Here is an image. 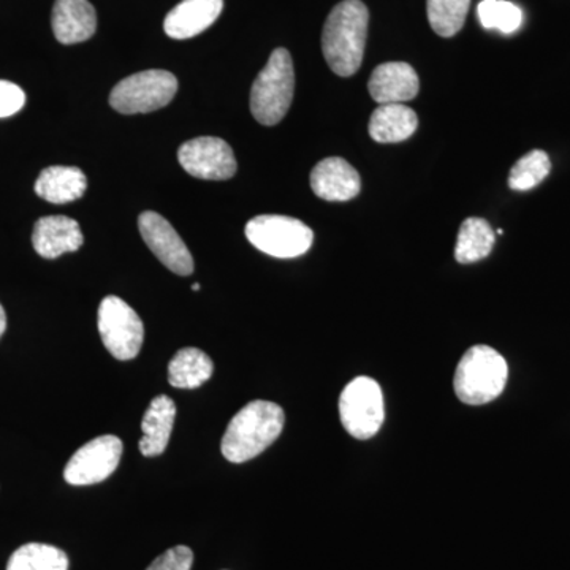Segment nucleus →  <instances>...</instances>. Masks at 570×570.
Instances as JSON below:
<instances>
[{"label":"nucleus","instance_id":"f257e3e1","mask_svg":"<svg viewBox=\"0 0 570 570\" xmlns=\"http://www.w3.org/2000/svg\"><path fill=\"white\" fill-rule=\"evenodd\" d=\"M367 24L370 11L362 0H344L326 18L322 51L330 69L340 77H352L362 67Z\"/></svg>","mask_w":570,"mask_h":570},{"label":"nucleus","instance_id":"f03ea898","mask_svg":"<svg viewBox=\"0 0 570 570\" xmlns=\"http://www.w3.org/2000/svg\"><path fill=\"white\" fill-rule=\"evenodd\" d=\"M283 407L269 401H253L228 423L223 438V455L230 463H246L265 452L283 433Z\"/></svg>","mask_w":570,"mask_h":570},{"label":"nucleus","instance_id":"7ed1b4c3","mask_svg":"<svg viewBox=\"0 0 570 570\" xmlns=\"http://www.w3.org/2000/svg\"><path fill=\"white\" fill-rule=\"evenodd\" d=\"M508 377L509 366L504 356L493 347L474 346L460 360L453 389L464 404L480 406L491 403L504 392Z\"/></svg>","mask_w":570,"mask_h":570},{"label":"nucleus","instance_id":"20e7f679","mask_svg":"<svg viewBox=\"0 0 570 570\" xmlns=\"http://www.w3.org/2000/svg\"><path fill=\"white\" fill-rule=\"evenodd\" d=\"M295 70L291 52L277 48L250 89V111L264 126L283 121L294 100Z\"/></svg>","mask_w":570,"mask_h":570},{"label":"nucleus","instance_id":"39448f33","mask_svg":"<svg viewBox=\"0 0 570 570\" xmlns=\"http://www.w3.org/2000/svg\"><path fill=\"white\" fill-rule=\"evenodd\" d=\"M178 92V80L167 70H146L118 82L110 94V105L122 115L151 112L167 107Z\"/></svg>","mask_w":570,"mask_h":570},{"label":"nucleus","instance_id":"423d86ee","mask_svg":"<svg viewBox=\"0 0 570 570\" xmlns=\"http://www.w3.org/2000/svg\"><path fill=\"white\" fill-rule=\"evenodd\" d=\"M250 245L276 258H295L306 254L314 242V234L306 224L294 217L264 214L246 225Z\"/></svg>","mask_w":570,"mask_h":570},{"label":"nucleus","instance_id":"0eeeda50","mask_svg":"<svg viewBox=\"0 0 570 570\" xmlns=\"http://www.w3.org/2000/svg\"><path fill=\"white\" fill-rule=\"evenodd\" d=\"M341 423L352 438L366 441L384 425L385 407L381 385L371 377L348 382L340 397Z\"/></svg>","mask_w":570,"mask_h":570},{"label":"nucleus","instance_id":"6e6552de","mask_svg":"<svg viewBox=\"0 0 570 570\" xmlns=\"http://www.w3.org/2000/svg\"><path fill=\"white\" fill-rule=\"evenodd\" d=\"M99 333L115 358L126 362L140 354L145 326L132 307L118 296H107L100 303Z\"/></svg>","mask_w":570,"mask_h":570},{"label":"nucleus","instance_id":"1a4fd4ad","mask_svg":"<svg viewBox=\"0 0 570 570\" xmlns=\"http://www.w3.org/2000/svg\"><path fill=\"white\" fill-rule=\"evenodd\" d=\"M121 456V439L111 434L92 439L73 453L63 471V479L75 487L104 482L119 466Z\"/></svg>","mask_w":570,"mask_h":570},{"label":"nucleus","instance_id":"9d476101","mask_svg":"<svg viewBox=\"0 0 570 570\" xmlns=\"http://www.w3.org/2000/svg\"><path fill=\"white\" fill-rule=\"evenodd\" d=\"M178 159L187 174L208 181L234 178L238 168L230 145L217 137H198L184 142Z\"/></svg>","mask_w":570,"mask_h":570},{"label":"nucleus","instance_id":"9b49d317","mask_svg":"<svg viewBox=\"0 0 570 570\" xmlns=\"http://www.w3.org/2000/svg\"><path fill=\"white\" fill-rule=\"evenodd\" d=\"M138 228L146 246L170 272L179 276L193 275V254L165 217L154 212H145L138 217Z\"/></svg>","mask_w":570,"mask_h":570},{"label":"nucleus","instance_id":"f8f14e48","mask_svg":"<svg viewBox=\"0 0 570 570\" xmlns=\"http://www.w3.org/2000/svg\"><path fill=\"white\" fill-rule=\"evenodd\" d=\"M311 187L326 202H347L362 189L358 171L341 157L321 160L311 171Z\"/></svg>","mask_w":570,"mask_h":570},{"label":"nucleus","instance_id":"ddd939ff","mask_svg":"<svg viewBox=\"0 0 570 570\" xmlns=\"http://www.w3.org/2000/svg\"><path fill=\"white\" fill-rule=\"evenodd\" d=\"M367 91L379 105L407 102L420 91L417 71L406 62L382 63L371 75Z\"/></svg>","mask_w":570,"mask_h":570},{"label":"nucleus","instance_id":"4468645a","mask_svg":"<svg viewBox=\"0 0 570 570\" xmlns=\"http://www.w3.org/2000/svg\"><path fill=\"white\" fill-rule=\"evenodd\" d=\"M85 243L80 224L67 216H48L37 220L33 227L32 245L40 257H61L62 254L75 253Z\"/></svg>","mask_w":570,"mask_h":570},{"label":"nucleus","instance_id":"2eb2a0df","mask_svg":"<svg viewBox=\"0 0 570 570\" xmlns=\"http://www.w3.org/2000/svg\"><path fill=\"white\" fill-rule=\"evenodd\" d=\"M51 24L59 43H81L97 31L96 9L89 0H56Z\"/></svg>","mask_w":570,"mask_h":570},{"label":"nucleus","instance_id":"dca6fc26","mask_svg":"<svg viewBox=\"0 0 570 570\" xmlns=\"http://www.w3.org/2000/svg\"><path fill=\"white\" fill-rule=\"evenodd\" d=\"M224 0H183L164 21V31L176 40L193 39L219 18Z\"/></svg>","mask_w":570,"mask_h":570},{"label":"nucleus","instance_id":"f3484780","mask_svg":"<svg viewBox=\"0 0 570 570\" xmlns=\"http://www.w3.org/2000/svg\"><path fill=\"white\" fill-rule=\"evenodd\" d=\"M176 404L171 397H154L142 415L140 452L142 456H159L167 450L174 431Z\"/></svg>","mask_w":570,"mask_h":570},{"label":"nucleus","instance_id":"a211bd4d","mask_svg":"<svg viewBox=\"0 0 570 570\" xmlns=\"http://www.w3.org/2000/svg\"><path fill=\"white\" fill-rule=\"evenodd\" d=\"M88 189V178L77 167L45 168L36 183V194L55 205L70 204L78 200Z\"/></svg>","mask_w":570,"mask_h":570},{"label":"nucleus","instance_id":"6ab92c4d","mask_svg":"<svg viewBox=\"0 0 570 570\" xmlns=\"http://www.w3.org/2000/svg\"><path fill=\"white\" fill-rule=\"evenodd\" d=\"M419 118L404 104L379 105L370 121V135L377 142H401L415 134Z\"/></svg>","mask_w":570,"mask_h":570},{"label":"nucleus","instance_id":"aec40b11","mask_svg":"<svg viewBox=\"0 0 570 570\" xmlns=\"http://www.w3.org/2000/svg\"><path fill=\"white\" fill-rule=\"evenodd\" d=\"M214 373V363L200 348L186 347L176 352L168 365L171 387L194 390L204 385Z\"/></svg>","mask_w":570,"mask_h":570},{"label":"nucleus","instance_id":"412c9836","mask_svg":"<svg viewBox=\"0 0 570 570\" xmlns=\"http://www.w3.org/2000/svg\"><path fill=\"white\" fill-rule=\"evenodd\" d=\"M494 242H497V236L485 219L469 217L461 224L459 238H456V262L466 265L489 257Z\"/></svg>","mask_w":570,"mask_h":570},{"label":"nucleus","instance_id":"4be33fe9","mask_svg":"<svg viewBox=\"0 0 570 570\" xmlns=\"http://www.w3.org/2000/svg\"><path fill=\"white\" fill-rule=\"evenodd\" d=\"M7 570H69V558L56 547L28 543L11 554Z\"/></svg>","mask_w":570,"mask_h":570},{"label":"nucleus","instance_id":"5701e85b","mask_svg":"<svg viewBox=\"0 0 570 570\" xmlns=\"http://www.w3.org/2000/svg\"><path fill=\"white\" fill-rule=\"evenodd\" d=\"M471 0H426L428 21L438 36H456L466 21Z\"/></svg>","mask_w":570,"mask_h":570},{"label":"nucleus","instance_id":"b1692460","mask_svg":"<svg viewBox=\"0 0 570 570\" xmlns=\"http://www.w3.org/2000/svg\"><path fill=\"white\" fill-rule=\"evenodd\" d=\"M551 163L549 154L534 149L521 157L513 165L509 175V186L513 190H530L538 187L550 175Z\"/></svg>","mask_w":570,"mask_h":570},{"label":"nucleus","instance_id":"393cba45","mask_svg":"<svg viewBox=\"0 0 570 570\" xmlns=\"http://www.w3.org/2000/svg\"><path fill=\"white\" fill-rule=\"evenodd\" d=\"M480 24L485 29H497L502 33L519 31L523 22V11L508 0H483L479 3Z\"/></svg>","mask_w":570,"mask_h":570},{"label":"nucleus","instance_id":"a878e982","mask_svg":"<svg viewBox=\"0 0 570 570\" xmlns=\"http://www.w3.org/2000/svg\"><path fill=\"white\" fill-rule=\"evenodd\" d=\"M193 550L189 547L178 546L156 558L146 570H190L193 569Z\"/></svg>","mask_w":570,"mask_h":570},{"label":"nucleus","instance_id":"bb28decb","mask_svg":"<svg viewBox=\"0 0 570 570\" xmlns=\"http://www.w3.org/2000/svg\"><path fill=\"white\" fill-rule=\"evenodd\" d=\"M26 105V94L14 82L0 80V118L17 115Z\"/></svg>","mask_w":570,"mask_h":570},{"label":"nucleus","instance_id":"cd10ccee","mask_svg":"<svg viewBox=\"0 0 570 570\" xmlns=\"http://www.w3.org/2000/svg\"><path fill=\"white\" fill-rule=\"evenodd\" d=\"M7 328V314L6 309H3L2 305H0V337H2L3 333H6Z\"/></svg>","mask_w":570,"mask_h":570},{"label":"nucleus","instance_id":"c85d7f7f","mask_svg":"<svg viewBox=\"0 0 570 570\" xmlns=\"http://www.w3.org/2000/svg\"><path fill=\"white\" fill-rule=\"evenodd\" d=\"M193 288L195 292L200 291V284H194Z\"/></svg>","mask_w":570,"mask_h":570}]
</instances>
